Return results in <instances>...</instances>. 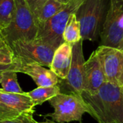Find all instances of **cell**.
I'll use <instances>...</instances> for the list:
<instances>
[{"label":"cell","instance_id":"6da1fadb","mask_svg":"<svg viewBox=\"0 0 123 123\" xmlns=\"http://www.w3.org/2000/svg\"><path fill=\"white\" fill-rule=\"evenodd\" d=\"M81 96L98 123H123V87L106 81L95 94Z\"/></svg>","mask_w":123,"mask_h":123},{"label":"cell","instance_id":"7a4b0ae2","mask_svg":"<svg viewBox=\"0 0 123 123\" xmlns=\"http://www.w3.org/2000/svg\"><path fill=\"white\" fill-rule=\"evenodd\" d=\"M38 22L25 0H14V13L9 25L0 32L7 45L17 40L33 41Z\"/></svg>","mask_w":123,"mask_h":123},{"label":"cell","instance_id":"3957f363","mask_svg":"<svg viewBox=\"0 0 123 123\" xmlns=\"http://www.w3.org/2000/svg\"><path fill=\"white\" fill-rule=\"evenodd\" d=\"M85 0H71L55 15L45 23L38 24L35 41L47 44L56 49L64 41L63 34L70 16L76 13Z\"/></svg>","mask_w":123,"mask_h":123},{"label":"cell","instance_id":"277c9868","mask_svg":"<svg viewBox=\"0 0 123 123\" xmlns=\"http://www.w3.org/2000/svg\"><path fill=\"white\" fill-rule=\"evenodd\" d=\"M48 102L53 108V112L45 115L57 123H68L74 121L81 123L82 117L89 112L87 104L82 96L76 94L60 93L51 98Z\"/></svg>","mask_w":123,"mask_h":123},{"label":"cell","instance_id":"5b68a950","mask_svg":"<svg viewBox=\"0 0 123 123\" xmlns=\"http://www.w3.org/2000/svg\"><path fill=\"white\" fill-rule=\"evenodd\" d=\"M106 0H85L76 15L80 23L82 40L97 41L100 36Z\"/></svg>","mask_w":123,"mask_h":123},{"label":"cell","instance_id":"8992f818","mask_svg":"<svg viewBox=\"0 0 123 123\" xmlns=\"http://www.w3.org/2000/svg\"><path fill=\"white\" fill-rule=\"evenodd\" d=\"M100 37L102 45L123 50V0H110Z\"/></svg>","mask_w":123,"mask_h":123},{"label":"cell","instance_id":"52a82bcc","mask_svg":"<svg viewBox=\"0 0 123 123\" xmlns=\"http://www.w3.org/2000/svg\"><path fill=\"white\" fill-rule=\"evenodd\" d=\"M8 47L14 55V61L35 63L49 68L55 50L53 47L35 40H17Z\"/></svg>","mask_w":123,"mask_h":123},{"label":"cell","instance_id":"ba28073f","mask_svg":"<svg viewBox=\"0 0 123 123\" xmlns=\"http://www.w3.org/2000/svg\"><path fill=\"white\" fill-rule=\"evenodd\" d=\"M83 40L72 45V59L68 74L65 79H60L58 85L61 93L76 94L81 96L84 92V64Z\"/></svg>","mask_w":123,"mask_h":123},{"label":"cell","instance_id":"9c48e42d","mask_svg":"<svg viewBox=\"0 0 123 123\" xmlns=\"http://www.w3.org/2000/svg\"><path fill=\"white\" fill-rule=\"evenodd\" d=\"M35 106L27 92L10 93L0 89V120H12L35 113Z\"/></svg>","mask_w":123,"mask_h":123},{"label":"cell","instance_id":"30bf717a","mask_svg":"<svg viewBox=\"0 0 123 123\" xmlns=\"http://www.w3.org/2000/svg\"><path fill=\"white\" fill-rule=\"evenodd\" d=\"M107 81L123 87V50L100 45L95 50Z\"/></svg>","mask_w":123,"mask_h":123},{"label":"cell","instance_id":"8fae6325","mask_svg":"<svg viewBox=\"0 0 123 123\" xmlns=\"http://www.w3.org/2000/svg\"><path fill=\"white\" fill-rule=\"evenodd\" d=\"M106 81L99 59L94 51L84 64V92L94 95Z\"/></svg>","mask_w":123,"mask_h":123},{"label":"cell","instance_id":"7c38bea8","mask_svg":"<svg viewBox=\"0 0 123 123\" xmlns=\"http://www.w3.org/2000/svg\"><path fill=\"white\" fill-rule=\"evenodd\" d=\"M17 73L25 74L32 79L37 86H52L57 85L60 79L45 66L35 63H23L14 61Z\"/></svg>","mask_w":123,"mask_h":123},{"label":"cell","instance_id":"4fadbf2b","mask_svg":"<svg viewBox=\"0 0 123 123\" xmlns=\"http://www.w3.org/2000/svg\"><path fill=\"white\" fill-rule=\"evenodd\" d=\"M72 45L63 42L55 50L50 69L60 79H66L71 63Z\"/></svg>","mask_w":123,"mask_h":123},{"label":"cell","instance_id":"5bb4252c","mask_svg":"<svg viewBox=\"0 0 123 123\" xmlns=\"http://www.w3.org/2000/svg\"><path fill=\"white\" fill-rule=\"evenodd\" d=\"M61 93L59 86H37L31 92H27V95L32 99L35 106L40 105L45 102H48L51 98Z\"/></svg>","mask_w":123,"mask_h":123},{"label":"cell","instance_id":"9a60e30c","mask_svg":"<svg viewBox=\"0 0 123 123\" xmlns=\"http://www.w3.org/2000/svg\"><path fill=\"white\" fill-rule=\"evenodd\" d=\"M63 41L73 45L81 39V27L79 20L77 19L76 13L72 14L65 27L63 34Z\"/></svg>","mask_w":123,"mask_h":123},{"label":"cell","instance_id":"2e32d148","mask_svg":"<svg viewBox=\"0 0 123 123\" xmlns=\"http://www.w3.org/2000/svg\"><path fill=\"white\" fill-rule=\"evenodd\" d=\"M0 84L1 89L5 92L10 93H23L18 80L17 73L14 70H8L1 73V79Z\"/></svg>","mask_w":123,"mask_h":123},{"label":"cell","instance_id":"e0dca14e","mask_svg":"<svg viewBox=\"0 0 123 123\" xmlns=\"http://www.w3.org/2000/svg\"><path fill=\"white\" fill-rule=\"evenodd\" d=\"M65 6L66 4H63L57 0H48L43 6L37 17L38 24H42L47 22L58 12H60Z\"/></svg>","mask_w":123,"mask_h":123},{"label":"cell","instance_id":"ac0fdd59","mask_svg":"<svg viewBox=\"0 0 123 123\" xmlns=\"http://www.w3.org/2000/svg\"><path fill=\"white\" fill-rule=\"evenodd\" d=\"M14 13V0H0V32L11 23Z\"/></svg>","mask_w":123,"mask_h":123},{"label":"cell","instance_id":"d6986e66","mask_svg":"<svg viewBox=\"0 0 123 123\" xmlns=\"http://www.w3.org/2000/svg\"><path fill=\"white\" fill-rule=\"evenodd\" d=\"M0 63L12 64L14 63V57L9 47L0 49Z\"/></svg>","mask_w":123,"mask_h":123},{"label":"cell","instance_id":"ffe728a7","mask_svg":"<svg viewBox=\"0 0 123 123\" xmlns=\"http://www.w3.org/2000/svg\"><path fill=\"white\" fill-rule=\"evenodd\" d=\"M28 7L37 19L40 9L48 0H25Z\"/></svg>","mask_w":123,"mask_h":123},{"label":"cell","instance_id":"44dd1931","mask_svg":"<svg viewBox=\"0 0 123 123\" xmlns=\"http://www.w3.org/2000/svg\"><path fill=\"white\" fill-rule=\"evenodd\" d=\"M34 114L35 113H27L12 120H0V123H33L35 122Z\"/></svg>","mask_w":123,"mask_h":123},{"label":"cell","instance_id":"7402d4cb","mask_svg":"<svg viewBox=\"0 0 123 123\" xmlns=\"http://www.w3.org/2000/svg\"><path fill=\"white\" fill-rule=\"evenodd\" d=\"M16 68V63H12V64H1L0 63V73L8 71V70H14Z\"/></svg>","mask_w":123,"mask_h":123},{"label":"cell","instance_id":"603a6c76","mask_svg":"<svg viewBox=\"0 0 123 123\" xmlns=\"http://www.w3.org/2000/svg\"><path fill=\"white\" fill-rule=\"evenodd\" d=\"M8 47L6 43L5 42V40H4L3 37L1 36V33H0V49L1 48H6Z\"/></svg>","mask_w":123,"mask_h":123},{"label":"cell","instance_id":"cb8c5ba5","mask_svg":"<svg viewBox=\"0 0 123 123\" xmlns=\"http://www.w3.org/2000/svg\"><path fill=\"white\" fill-rule=\"evenodd\" d=\"M57 1H60V2H61L62 4H68L71 0H57Z\"/></svg>","mask_w":123,"mask_h":123},{"label":"cell","instance_id":"d4e9b609","mask_svg":"<svg viewBox=\"0 0 123 123\" xmlns=\"http://www.w3.org/2000/svg\"><path fill=\"white\" fill-rule=\"evenodd\" d=\"M56 123L55 122H54V121H50V120H46V121H45V122H41V123H39V122H37V121H35V123Z\"/></svg>","mask_w":123,"mask_h":123},{"label":"cell","instance_id":"484cf974","mask_svg":"<svg viewBox=\"0 0 123 123\" xmlns=\"http://www.w3.org/2000/svg\"><path fill=\"white\" fill-rule=\"evenodd\" d=\"M1 73H0V82H1Z\"/></svg>","mask_w":123,"mask_h":123}]
</instances>
